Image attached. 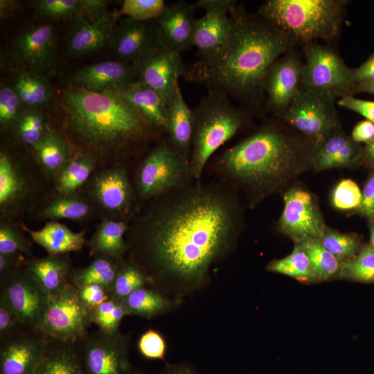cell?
<instances>
[{
  "label": "cell",
  "instance_id": "cell-1",
  "mask_svg": "<svg viewBox=\"0 0 374 374\" xmlns=\"http://www.w3.org/2000/svg\"><path fill=\"white\" fill-rule=\"evenodd\" d=\"M236 188L193 180L150 200L127 230L132 262L148 277L199 283L233 247L242 226Z\"/></svg>",
  "mask_w": 374,
  "mask_h": 374
},
{
  "label": "cell",
  "instance_id": "cell-2",
  "mask_svg": "<svg viewBox=\"0 0 374 374\" xmlns=\"http://www.w3.org/2000/svg\"><path fill=\"white\" fill-rule=\"evenodd\" d=\"M227 39L214 55L186 67L184 78L233 98L249 109H260L265 77L274 63L297 42L243 6L230 12Z\"/></svg>",
  "mask_w": 374,
  "mask_h": 374
},
{
  "label": "cell",
  "instance_id": "cell-3",
  "mask_svg": "<svg viewBox=\"0 0 374 374\" xmlns=\"http://www.w3.org/2000/svg\"><path fill=\"white\" fill-rule=\"evenodd\" d=\"M56 103L61 132L75 152L91 155L103 167L143 154L163 134L118 92L68 87Z\"/></svg>",
  "mask_w": 374,
  "mask_h": 374
},
{
  "label": "cell",
  "instance_id": "cell-4",
  "mask_svg": "<svg viewBox=\"0 0 374 374\" xmlns=\"http://www.w3.org/2000/svg\"><path fill=\"white\" fill-rule=\"evenodd\" d=\"M313 143L274 123L262 125L215 160L220 179L240 189L251 208L312 167Z\"/></svg>",
  "mask_w": 374,
  "mask_h": 374
},
{
  "label": "cell",
  "instance_id": "cell-5",
  "mask_svg": "<svg viewBox=\"0 0 374 374\" xmlns=\"http://www.w3.org/2000/svg\"><path fill=\"white\" fill-rule=\"evenodd\" d=\"M194 128L189 166L194 180H200L208 160L246 126L248 117L226 94L208 90L193 109Z\"/></svg>",
  "mask_w": 374,
  "mask_h": 374
},
{
  "label": "cell",
  "instance_id": "cell-6",
  "mask_svg": "<svg viewBox=\"0 0 374 374\" xmlns=\"http://www.w3.org/2000/svg\"><path fill=\"white\" fill-rule=\"evenodd\" d=\"M344 0H269L257 14L305 44L314 39H331L341 27Z\"/></svg>",
  "mask_w": 374,
  "mask_h": 374
},
{
  "label": "cell",
  "instance_id": "cell-7",
  "mask_svg": "<svg viewBox=\"0 0 374 374\" xmlns=\"http://www.w3.org/2000/svg\"><path fill=\"white\" fill-rule=\"evenodd\" d=\"M194 179L189 161L172 145L167 136L160 138L140 163L136 174V193L152 200Z\"/></svg>",
  "mask_w": 374,
  "mask_h": 374
},
{
  "label": "cell",
  "instance_id": "cell-8",
  "mask_svg": "<svg viewBox=\"0 0 374 374\" xmlns=\"http://www.w3.org/2000/svg\"><path fill=\"white\" fill-rule=\"evenodd\" d=\"M90 310L71 283L47 296L37 331L50 339L75 344L84 338L91 323Z\"/></svg>",
  "mask_w": 374,
  "mask_h": 374
},
{
  "label": "cell",
  "instance_id": "cell-9",
  "mask_svg": "<svg viewBox=\"0 0 374 374\" xmlns=\"http://www.w3.org/2000/svg\"><path fill=\"white\" fill-rule=\"evenodd\" d=\"M306 63L301 89L340 98L357 93L348 68L332 48L310 42L305 44Z\"/></svg>",
  "mask_w": 374,
  "mask_h": 374
},
{
  "label": "cell",
  "instance_id": "cell-10",
  "mask_svg": "<svg viewBox=\"0 0 374 374\" xmlns=\"http://www.w3.org/2000/svg\"><path fill=\"white\" fill-rule=\"evenodd\" d=\"M335 101L330 96L300 89L282 116L314 144L339 127Z\"/></svg>",
  "mask_w": 374,
  "mask_h": 374
},
{
  "label": "cell",
  "instance_id": "cell-11",
  "mask_svg": "<svg viewBox=\"0 0 374 374\" xmlns=\"http://www.w3.org/2000/svg\"><path fill=\"white\" fill-rule=\"evenodd\" d=\"M11 59L19 71H30L45 75L56 66L58 42L51 23L29 26L13 38Z\"/></svg>",
  "mask_w": 374,
  "mask_h": 374
},
{
  "label": "cell",
  "instance_id": "cell-12",
  "mask_svg": "<svg viewBox=\"0 0 374 374\" xmlns=\"http://www.w3.org/2000/svg\"><path fill=\"white\" fill-rule=\"evenodd\" d=\"M88 193L105 218L127 222L136 204V193L122 163L105 167L90 179Z\"/></svg>",
  "mask_w": 374,
  "mask_h": 374
},
{
  "label": "cell",
  "instance_id": "cell-13",
  "mask_svg": "<svg viewBox=\"0 0 374 374\" xmlns=\"http://www.w3.org/2000/svg\"><path fill=\"white\" fill-rule=\"evenodd\" d=\"M38 182L25 161L8 149L0 152V210L3 220L30 208L38 191Z\"/></svg>",
  "mask_w": 374,
  "mask_h": 374
},
{
  "label": "cell",
  "instance_id": "cell-14",
  "mask_svg": "<svg viewBox=\"0 0 374 374\" xmlns=\"http://www.w3.org/2000/svg\"><path fill=\"white\" fill-rule=\"evenodd\" d=\"M284 208L278 222L280 231L295 242L321 239L327 230L314 197L299 187L284 195Z\"/></svg>",
  "mask_w": 374,
  "mask_h": 374
},
{
  "label": "cell",
  "instance_id": "cell-15",
  "mask_svg": "<svg viewBox=\"0 0 374 374\" xmlns=\"http://www.w3.org/2000/svg\"><path fill=\"white\" fill-rule=\"evenodd\" d=\"M2 295L21 327L37 331L47 296L21 267L1 277Z\"/></svg>",
  "mask_w": 374,
  "mask_h": 374
},
{
  "label": "cell",
  "instance_id": "cell-16",
  "mask_svg": "<svg viewBox=\"0 0 374 374\" xmlns=\"http://www.w3.org/2000/svg\"><path fill=\"white\" fill-rule=\"evenodd\" d=\"M132 64L136 80L159 92L168 103L186 67L180 53L161 46Z\"/></svg>",
  "mask_w": 374,
  "mask_h": 374
},
{
  "label": "cell",
  "instance_id": "cell-17",
  "mask_svg": "<svg viewBox=\"0 0 374 374\" xmlns=\"http://www.w3.org/2000/svg\"><path fill=\"white\" fill-rule=\"evenodd\" d=\"M197 8L205 15L196 19L193 46L199 50V58L214 55L224 44L230 28V12L236 5L234 0H199Z\"/></svg>",
  "mask_w": 374,
  "mask_h": 374
},
{
  "label": "cell",
  "instance_id": "cell-18",
  "mask_svg": "<svg viewBox=\"0 0 374 374\" xmlns=\"http://www.w3.org/2000/svg\"><path fill=\"white\" fill-rule=\"evenodd\" d=\"M49 339L39 331L15 332L1 341L0 374H33L42 359Z\"/></svg>",
  "mask_w": 374,
  "mask_h": 374
},
{
  "label": "cell",
  "instance_id": "cell-19",
  "mask_svg": "<svg viewBox=\"0 0 374 374\" xmlns=\"http://www.w3.org/2000/svg\"><path fill=\"white\" fill-rule=\"evenodd\" d=\"M87 374H130L125 337L99 331L88 337L83 348Z\"/></svg>",
  "mask_w": 374,
  "mask_h": 374
},
{
  "label": "cell",
  "instance_id": "cell-20",
  "mask_svg": "<svg viewBox=\"0 0 374 374\" xmlns=\"http://www.w3.org/2000/svg\"><path fill=\"white\" fill-rule=\"evenodd\" d=\"M304 66L296 55L288 54L280 57L269 70L264 91L268 108L276 114L283 115L299 91Z\"/></svg>",
  "mask_w": 374,
  "mask_h": 374
},
{
  "label": "cell",
  "instance_id": "cell-21",
  "mask_svg": "<svg viewBox=\"0 0 374 374\" xmlns=\"http://www.w3.org/2000/svg\"><path fill=\"white\" fill-rule=\"evenodd\" d=\"M110 46L120 61L132 64L143 58L161 46L154 21L119 19Z\"/></svg>",
  "mask_w": 374,
  "mask_h": 374
},
{
  "label": "cell",
  "instance_id": "cell-22",
  "mask_svg": "<svg viewBox=\"0 0 374 374\" xmlns=\"http://www.w3.org/2000/svg\"><path fill=\"white\" fill-rule=\"evenodd\" d=\"M136 80L132 64L104 61L85 66L69 78V87L93 93L119 92Z\"/></svg>",
  "mask_w": 374,
  "mask_h": 374
},
{
  "label": "cell",
  "instance_id": "cell-23",
  "mask_svg": "<svg viewBox=\"0 0 374 374\" xmlns=\"http://www.w3.org/2000/svg\"><path fill=\"white\" fill-rule=\"evenodd\" d=\"M196 8L184 1L166 6L154 20L161 47L181 53L193 46Z\"/></svg>",
  "mask_w": 374,
  "mask_h": 374
},
{
  "label": "cell",
  "instance_id": "cell-24",
  "mask_svg": "<svg viewBox=\"0 0 374 374\" xmlns=\"http://www.w3.org/2000/svg\"><path fill=\"white\" fill-rule=\"evenodd\" d=\"M119 19L115 10L109 12L105 18L96 22H90L79 15L69 21L66 37L67 55L81 57L105 46H110Z\"/></svg>",
  "mask_w": 374,
  "mask_h": 374
},
{
  "label": "cell",
  "instance_id": "cell-25",
  "mask_svg": "<svg viewBox=\"0 0 374 374\" xmlns=\"http://www.w3.org/2000/svg\"><path fill=\"white\" fill-rule=\"evenodd\" d=\"M362 149L339 126L313 144L312 168L316 171L355 168L362 164Z\"/></svg>",
  "mask_w": 374,
  "mask_h": 374
},
{
  "label": "cell",
  "instance_id": "cell-26",
  "mask_svg": "<svg viewBox=\"0 0 374 374\" xmlns=\"http://www.w3.org/2000/svg\"><path fill=\"white\" fill-rule=\"evenodd\" d=\"M194 114L186 103L179 81L168 103L166 134L174 148L189 161Z\"/></svg>",
  "mask_w": 374,
  "mask_h": 374
},
{
  "label": "cell",
  "instance_id": "cell-27",
  "mask_svg": "<svg viewBox=\"0 0 374 374\" xmlns=\"http://www.w3.org/2000/svg\"><path fill=\"white\" fill-rule=\"evenodd\" d=\"M25 269L46 296L59 292L70 283L71 260L69 254L30 260Z\"/></svg>",
  "mask_w": 374,
  "mask_h": 374
},
{
  "label": "cell",
  "instance_id": "cell-28",
  "mask_svg": "<svg viewBox=\"0 0 374 374\" xmlns=\"http://www.w3.org/2000/svg\"><path fill=\"white\" fill-rule=\"evenodd\" d=\"M127 99L156 130L166 134L168 103L157 91L135 80L118 92Z\"/></svg>",
  "mask_w": 374,
  "mask_h": 374
},
{
  "label": "cell",
  "instance_id": "cell-29",
  "mask_svg": "<svg viewBox=\"0 0 374 374\" xmlns=\"http://www.w3.org/2000/svg\"><path fill=\"white\" fill-rule=\"evenodd\" d=\"M31 149L42 171L47 177L53 179L74 154L73 148L64 135L51 128Z\"/></svg>",
  "mask_w": 374,
  "mask_h": 374
},
{
  "label": "cell",
  "instance_id": "cell-30",
  "mask_svg": "<svg viewBox=\"0 0 374 374\" xmlns=\"http://www.w3.org/2000/svg\"><path fill=\"white\" fill-rule=\"evenodd\" d=\"M22 229L42 247L48 255L58 256L81 250L85 243V231L73 232L57 221H50L39 230H31L24 224Z\"/></svg>",
  "mask_w": 374,
  "mask_h": 374
},
{
  "label": "cell",
  "instance_id": "cell-31",
  "mask_svg": "<svg viewBox=\"0 0 374 374\" xmlns=\"http://www.w3.org/2000/svg\"><path fill=\"white\" fill-rule=\"evenodd\" d=\"M96 205L91 198L79 194H62L57 193L42 204L37 211L39 220L57 221L65 219L82 220L93 214Z\"/></svg>",
  "mask_w": 374,
  "mask_h": 374
},
{
  "label": "cell",
  "instance_id": "cell-32",
  "mask_svg": "<svg viewBox=\"0 0 374 374\" xmlns=\"http://www.w3.org/2000/svg\"><path fill=\"white\" fill-rule=\"evenodd\" d=\"M129 224L125 221L104 218L98 226L89 242L92 256H106L122 260L128 249L124 235Z\"/></svg>",
  "mask_w": 374,
  "mask_h": 374
},
{
  "label": "cell",
  "instance_id": "cell-33",
  "mask_svg": "<svg viewBox=\"0 0 374 374\" xmlns=\"http://www.w3.org/2000/svg\"><path fill=\"white\" fill-rule=\"evenodd\" d=\"M10 84L24 109H43L53 102L54 91L46 75L19 71Z\"/></svg>",
  "mask_w": 374,
  "mask_h": 374
},
{
  "label": "cell",
  "instance_id": "cell-34",
  "mask_svg": "<svg viewBox=\"0 0 374 374\" xmlns=\"http://www.w3.org/2000/svg\"><path fill=\"white\" fill-rule=\"evenodd\" d=\"M74 344L49 339L44 355L33 374H83Z\"/></svg>",
  "mask_w": 374,
  "mask_h": 374
},
{
  "label": "cell",
  "instance_id": "cell-35",
  "mask_svg": "<svg viewBox=\"0 0 374 374\" xmlns=\"http://www.w3.org/2000/svg\"><path fill=\"white\" fill-rule=\"evenodd\" d=\"M97 163L91 155L75 152L55 179L57 193L73 194L90 179Z\"/></svg>",
  "mask_w": 374,
  "mask_h": 374
},
{
  "label": "cell",
  "instance_id": "cell-36",
  "mask_svg": "<svg viewBox=\"0 0 374 374\" xmlns=\"http://www.w3.org/2000/svg\"><path fill=\"white\" fill-rule=\"evenodd\" d=\"M122 260L106 256H96L87 267L72 269L70 283L76 288L98 284L111 290Z\"/></svg>",
  "mask_w": 374,
  "mask_h": 374
},
{
  "label": "cell",
  "instance_id": "cell-37",
  "mask_svg": "<svg viewBox=\"0 0 374 374\" xmlns=\"http://www.w3.org/2000/svg\"><path fill=\"white\" fill-rule=\"evenodd\" d=\"M48 120L41 109H24L9 134L17 144L36 145L48 132Z\"/></svg>",
  "mask_w": 374,
  "mask_h": 374
},
{
  "label": "cell",
  "instance_id": "cell-38",
  "mask_svg": "<svg viewBox=\"0 0 374 374\" xmlns=\"http://www.w3.org/2000/svg\"><path fill=\"white\" fill-rule=\"evenodd\" d=\"M268 271L294 278L300 282H317L310 261L303 250L295 244L294 250L287 256L270 262Z\"/></svg>",
  "mask_w": 374,
  "mask_h": 374
},
{
  "label": "cell",
  "instance_id": "cell-39",
  "mask_svg": "<svg viewBox=\"0 0 374 374\" xmlns=\"http://www.w3.org/2000/svg\"><path fill=\"white\" fill-rule=\"evenodd\" d=\"M295 244L308 256L318 281L337 277L341 263L319 239H308Z\"/></svg>",
  "mask_w": 374,
  "mask_h": 374
},
{
  "label": "cell",
  "instance_id": "cell-40",
  "mask_svg": "<svg viewBox=\"0 0 374 374\" xmlns=\"http://www.w3.org/2000/svg\"><path fill=\"white\" fill-rule=\"evenodd\" d=\"M122 301L127 314L148 318L161 314L169 306L168 301L159 294L144 287L136 290Z\"/></svg>",
  "mask_w": 374,
  "mask_h": 374
},
{
  "label": "cell",
  "instance_id": "cell-41",
  "mask_svg": "<svg viewBox=\"0 0 374 374\" xmlns=\"http://www.w3.org/2000/svg\"><path fill=\"white\" fill-rule=\"evenodd\" d=\"M337 277L374 283V249L369 244L362 246L354 257L341 262Z\"/></svg>",
  "mask_w": 374,
  "mask_h": 374
},
{
  "label": "cell",
  "instance_id": "cell-42",
  "mask_svg": "<svg viewBox=\"0 0 374 374\" xmlns=\"http://www.w3.org/2000/svg\"><path fill=\"white\" fill-rule=\"evenodd\" d=\"M128 315L123 301L111 298L90 312L91 323L97 325L100 331L110 335L119 334L123 317Z\"/></svg>",
  "mask_w": 374,
  "mask_h": 374
},
{
  "label": "cell",
  "instance_id": "cell-43",
  "mask_svg": "<svg viewBox=\"0 0 374 374\" xmlns=\"http://www.w3.org/2000/svg\"><path fill=\"white\" fill-rule=\"evenodd\" d=\"M146 274L132 261H123L111 288V296L122 300L150 282Z\"/></svg>",
  "mask_w": 374,
  "mask_h": 374
},
{
  "label": "cell",
  "instance_id": "cell-44",
  "mask_svg": "<svg viewBox=\"0 0 374 374\" xmlns=\"http://www.w3.org/2000/svg\"><path fill=\"white\" fill-rule=\"evenodd\" d=\"M320 241L340 263L354 257L362 247L358 235L342 233L328 229Z\"/></svg>",
  "mask_w": 374,
  "mask_h": 374
},
{
  "label": "cell",
  "instance_id": "cell-45",
  "mask_svg": "<svg viewBox=\"0 0 374 374\" xmlns=\"http://www.w3.org/2000/svg\"><path fill=\"white\" fill-rule=\"evenodd\" d=\"M33 5L39 19L70 21L80 15L81 0H38Z\"/></svg>",
  "mask_w": 374,
  "mask_h": 374
},
{
  "label": "cell",
  "instance_id": "cell-46",
  "mask_svg": "<svg viewBox=\"0 0 374 374\" xmlns=\"http://www.w3.org/2000/svg\"><path fill=\"white\" fill-rule=\"evenodd\" d=\"M21 103L11 84H0V128L2 132L10 131L23 111Z\"/></svg>",
  "mask_w": 374,
  "mask_h": 374
},
{
  "label": "cell",
  "instance_id": "cell-47",
  "mask_svg": "<svg viewBox=\"0 0 374 374\" xmlns=\"http://www.w3.org/2000/svg\"><path fill=\"white\" fill-rule=\"evenodd\" d=\"M31 244L18 226L8 220L0 224V253L29 255Z\"/></svg>",
  "mask_w": 374,
  "mask_h": 374
},
{
  "label": "cell",
  "instance_id": "cell-48",
  "mask_svg": "<svg viewBox=\"0 0 374 374\" xmlns=\"http://www.w3.org/2000/svg\"><path fill=\"white\" fill-rule=\"evenodd\" d=\"M165 7L163 0H125L117 14L119 18L125 15L139 21L154 20Z\"/></svg>",
  "mask_w": 374,
  "mask_h": 374
},
{
  "label": "cell",
  "instance_id": "cell-49",
  "mask_svg": "<svg viewBox=\"0 0 374 374\" xmlns=\"http://www.w3.org/2000/svg\"><path fill=\"white\" fill-rule=\"evenodd\" d=\"M362 199V193L358 185L350 179H342L334 188L332 203L339 210L357 209Z\"/></svg>",
  "mask_w": 374,
  "mask_h": 374
},
{
  "label": "cell",
  "instance_id": "cell-50",
  "mask_svg": "<svg viewBox=\"0 0 374 374\" xmlns=\"http://www.w3.org/2000/svg\"><path fill=\"white\" fill-rule=\"evenodd\" d=\"M141 354L150 359H163L166 353V344L162 336L157 331L150 329L144 332L138 342Z\"/></svg>",
  "mask_w": 374,
  "mask_h": 374
},
{
  "label": "cell",
  "instance_id": "cell-51",
  "mask_svg": "<svg viewBox=\"0 0 374 374\" xmlns=\"http://www.w3.org/2000/svg\"><path fill=\"white\" fill-rule=\"evenodd\" d=\"M77 290L80 299L90 312L112 298L111 290L98 284L87 285Z\"/></svg>",
  "mask_w": 374,
  "mask_h": 374
},
{
  "label": "cell",
  "instance_id": "cell-52",
  "mask_svg": "<svg viewBox=\"0 0 374 374\" xmlns=\"http://www.w3.org/2000/svg\"><path fill=\"white\" fill-rule=\"evenodd\" d=\"M337 104L353 111L374 123V100L358 99L353 96H347L339 98Z\"/></svg>",
  "mask_w": 374,
  "mask_h": 374
},
{
  "label": "cell",
  "instance_id": "cell-53",
  "mask_svg": "<svg viewBox=\"0 0 374 374\" xmlns=\"http://www.w3.org/2000/svg\"><path fill=\"white\" fill-rule=\"evenodd\" d=\"M21 326L13 311L5 300L0 296V337L3 340L16 332V328Z\"/></svg>",
  "mask_w": 374,
  "mask_h": 374
},
{
  "label": "cell",
  "instance_id": "cell-54",
  "mask_svg": "<svg viewBox=\"0 0 374 374\" xmlns=\"http://www.w3.org/2000/svg\"><path fill=\"white\" fill-rule=\"evenodd\" d=\"M109 1L105 0H81L80 15L90 22H96L105 18L109 12Z\"/></svg>",
  "mask_w": 374,
  "mask_h": 374
},
{
  "label": "cell",
  "instance_id": "cell-55",
  "mask_svg": "<svg viewBox=\"0 0 374 374\" xmlns=\"http://www.w3.org/2000/svg\"><path fill=\"white\" fill-rule=\"evenodd\" d=\"M362 193V203L357 211L371 220L374 218V170L368 176Z\"/></svg>",
  "mask_w": 374,
  "mask_h": 374
},
{
  "label": "cell",
  "instance_id": "cell-56",
  "mask_svg": "<svg viewBox=\"0 0 374 374\" xmlns=\"http://www.w3.org/2000/svg\"><path fill=\"white\" fill-rule=\"evenodd\" d=\"M352 75L357 86L374 84V53L359 66L353 69Z\"/></svg>",
  "mask_w": 374,
  "mask_h": 374
},
{
  "label": "cell",
  "instance_id": "cell-57",
  "mask_svg": "<svg viewBox=\"0 0 374 374\" xmlns=\"http://www.w3.org/2000/svg\"><path fill=\"white\" fill-rule=\"evenodd\" d=\"M350 136L357 143H368L374 139V123L368 120L359 122L354 127Z\"/></svg>",
  "mask_w": 374,
  "mask_h": 374
},
{
  "label": "cell",
  "instance_id": "cell-58",
  "mask_svg": "<svg viewBox=\"0 0 374 374\" xmlns=\"http://www.w3.org/2000/svg\"><path fill=\"white\" fill-rule=\"evenodd\" d=\"M23 258L20 253L1 254L0 253V274L4 276L12 271L21 267Z\"/></svg>",
  "mask_w": 374,
  "mask_h": 374
},
{
  "label": "cell",
  "instance_id": "cell-59",
  "mask_svg": "<svg viewBox=\"0 0 374 374\" xmlns=\"http://www.w3.org/2000/svg\"><path fill=\"white\" fill-rule=\"evenodd\" d=\"M362 164L374 170V139L363 147Z\"/></svg>",
  "mask_w": 374,
  "mask_h": 374
},
{
  "label": "cell",
  "instance_id": "cell-60",
  "mask_svg": "<svg viewBox=\"0 0 374 374\" xmlns=\"http://www.w3.org/2000/svg\"><path fill=\"white\" fill-rule=\"evenodd\" d=\"M19 2L12 0L0 1V15L2 19L8 18L19 9Z\"/></svg>",
  "mask_w": 374,
  "mask_h": 374
},
{
  "label": "cell",
  "instance_id": "cell-61",
  "mask_svg": "<svg viewBox=\"0 0 374 374\" xmlns=\"http://www.w3.org/2000/svg\"><path fill=\"white\" fill-rule=\"evenodd\" d=\"M163 374H195L186 366H172L166 369Z\"/></svg>",
  "mask_w": 374,
  "mask_h": 374
},
{
  "label": "cell",
  "instance_id": "cell-62",
  "mask_svg": "<svg viewBox=\"0 0 374 374\" xmlns=\"http://www.w3.org/2000/svg\"><path fill=\"white\" fill-rule=\"evenodd\" d=\"M357 92L368 93L374 95V84H360L357 86Z\"/></svg>",
  "mask_w": 374,
  "mask_h": 374
},
{
  "label": "cell",
  "instance_id": "cell-63",
  "mask_svg": "<svg viewBox=\"0 0 374 374\" xmlns=\"http://www.w3.org/2000/svg\"><path fill=\"white\" fill-rule=\"evenodd\" d=\"M369 244L374 249V218L371 220L370 226V243Z\"/></svg>",
  "mask_w": 374,
  "mask_h": 374
},
{
  "label": "cell",
  "instance_id": "cell-64",
  "mask_svg": "<svg viewBox=\"0 0 374 374\" xmlns=\"http://www.w3.org/2000/svg\"><path fill=\"white\" fill-rule=\"evenodd\" d=\"M134 374H136V373H134Z\"/></svg>",
  "mask_w": 374,
  "mask_h": 374
}]
</instances>
